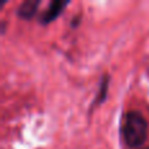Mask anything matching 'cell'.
<instances>
[{
    "mask_svg": "<svg viewBox=\"0 0 149 149\" xmlns=\"http://www.w3.org/2000/svg\"><path fill=\"white\" fill-rule=\"evenodd\" d=\"M148 135V124L144 116L137 111H128L124 116L123 137L130 148L140 147L145 143Z\"/></svg>",
    "mask_w": 149,
    "mask_h": 149,
    "instance_id": "1",
    "label": "cell"
},
{
    "mask_svg": "<svg viewBox=\"0 0 149 149\" xmlns=\"http://www.w3.org/2000/svg\"><path fill=\"white\" fill-rule=\"evenodd\" d=\"M70 4L68 1H60V0H55L51 1L47 7V9L45 10V13L41 16V22L49 24L51 21H54L55 18H58L60 16V13L64 10V8Z\"/></svg>",
    "mask_w": 149,
    "mask_h": 149,
    "instance_id": "2",
    "label": "cell"
},
{
    "mask_svg": "<svg viewBox=\"0 0 149 149\" xmlns=\"http://www.w3.org/2000/svg\"><path fill=\"white\" fill-rule=\"evenodd\" d=\"M144 149H149V148H144Z\"/></svg>",
    "mask_w": 149,
    "mask_h": 149,
    "instance_id": "4",
    "label": "cell"
},
{
    "mask_svg": "<svg viewBox=\"0 0 149 149\" xmlns=\"http://www.w3.org/2000/svg\"><path fill=\"white\" fill-rule=\"evenodd\" d=\"M38 5H39V1H31V0L22 3L17 10V15L20 16V17L25 18V20H29V18H31L34 16Z\"/></svg>",
    "mask_w": 149,
    "mask_h": 149,
    "instance_id": "3",
    "label": "cell"
}]
</instances>
